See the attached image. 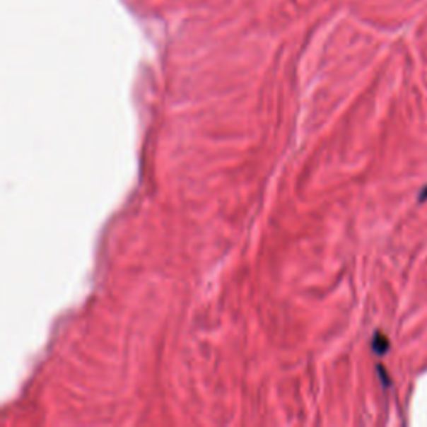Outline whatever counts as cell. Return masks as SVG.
<instances>
[{"mask_svg": "<svg viewBox=\"0 0 427 427\" xmlns=\"http://www.w3.org/2000/svg\"><path fill=\"white\" fill-rule=\"evenodd\" d=\"M427 201V185L424 187V190L419 194V202H426Z\"/></svg>", "mask_w": 427, "mask_h": 427, "instance_id": "obj_2", "label": "cell"}, {"mask_svg": "<svg viewBox=\"0 0 427 427\" xmlns=\"http://www.w3.org/2000/svg\"><path fill=\"white\" fill-rule=\"evenodd\" d=\"M387 346H389V342L386 341V337L378 334V336H375V341H374L375 352H380V354H382V352L387 351Z\"/></svg>", "mask_w": 427, "mask_h": 427, "instance_id": "obj_1", "label": "cell"}]
</instances>
